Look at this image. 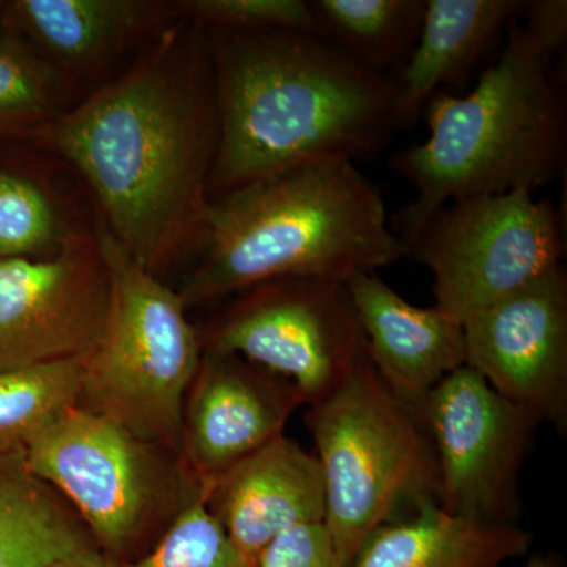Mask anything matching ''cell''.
<instances>
[{
	"mask_svg": "<svg viewBox=\"0 0 567 567\" xmlns=\"http://www.w3.org/2000/svg\"><path fill=\"white\" fill-rule=\"evenodd\" d=\"M369 360L386 386L417 406L465 365L464 324L442 309L409 303L375 271L346 281Z\"/></svg>",
	"mask_w": 567,
	"mask_h": 567,
	"instance_id": "15",
	"label": "cell"
},
{
	"mask_svg": "<svg viewBox=\"0 0 567 567\" xmlns=\"http://www.w3.org/2000/svg\"><path fill=\"white\" fill-rule=\"evenodd\" d=\"M205 502L256 566L275 537L297 525L324 522L327 507L316 454L286 435L205 484Z\"/></svg>",
	"mask_w": 567,
	"mask_h": 567,
	"instance_id": "14",
	"label": "cell"
},
{
	"mask_svg": "<svg viewBox=\"0 0 567 567\" xmlns=\"http://www.w3.org/2000/svg\"><path fill=\"white\" fill-rule=\"evenodd\" d=\"M110 300L96 234L71 235L43 259L0 260V371L81 360L102 339Z\"/></svg>",
	"mask_w": 567,
	"mask_h": 567,
	"instance_id": "11",
	"label": "cell"
},
{
	"mask_svg": "<svg viewBox=\"0 0 567 567\" xmlns=\"http://www.w3.org/2000/svg\"><path fill=\"white\" fill-rule=\"evenodd\" d=\"M525 35L537 51L551 61L565 55L567 47L566 0H532L525 2Z\"/></svg>",
	"mask_w": 567,
	"mask_h": 567,
	"instance_id": "27",
	"label": "cell"
},
{
	"mask_svg": "<svg viewBox=\"0 0 567 567\" xmlns=\"http://www.w3.org/2000/svg\"><path fill=\"white\" fill-rule=\"evenodd\" d=\"M555 65L514 20L498 59L472 92L431 100L424 111L427 140L402 148L390 163L416 193L393 219L404 244L453 200L536 193L565 174L566 78Z\"/></svg>",
	"mask_w": 567,
	"mask_h": 567,
	"instance_id": "4",
	"label": "cell"
},
{
	"mask_svg": "<svg viewBox=\"0 0 567 567\" xmlns=\"http://www.w3.org/2000/svg\"><path fill=\"white\" fill-rule=\"evenodd\" d=\"M111 300L99 346L81 358L78 405L181 456L183 405L203 358L181 295L145 270L100 224Z\"/></svg>",
	"mask_w": 567,
	"mask_h": 567,
	"instance_id": "6",
	"label": "cell"
},
{
	"mask_svg": "<svg viewBox=\"0 0 567 567\" xmlns=\"http://www.w3.org/2000/svg\"><path fill=\"white\" fill-rule=\"evenodd\" d=\"M200 246L178 292L186 308L275 279L346 282L406 257L382 194L347 162L298 167L212 199Z\"/></svg>",
	"mask_w": 567,
	"mask_h": 567,
	"instance_id": "3",
	"label": "cell"
},
{
	"mask_svg": "<svg viewBox=\"0 0 567 567\" xmlns=\"http://www.w3.org/2000/svg\"><path fill=\"white\" fill-rule=\"evenodd\" d=\"M177 10L215 31H297L322 39L315 9L306 0H183Z\"/></svg>",
	"mask_w": 567,
	"mask_h": 567,
	"instance_id": "25",
	"label": "cell"
},
{
	"mask_svg": "<svg viewBox=\"0 0 567 567\" xmlns=\"http://www.w3.org/2000/svg\"><path fill=\"white\" fill-rule=\"evenodd\" d=\"M468 368L540 424L567 429V275L548 271L464 323Z\"/></svg>",
	"mask_w": 567,
	"mask_h": 567,
	"instance_id": "12",
	"label": "cell"
},
{
	"mask_svg": "<svg viewBox=\"0 0 567 567\" xmlns=\"http://www.w3.org/2000/svg\"><path fill=\"white\" fill-rule=\"evenodd\" d=\"M58 69L28 43L0 29V142L28 140L61 114Z\"/></svg>",
	"mask_w": 567,
	"mask_h": 567,
	"instance_id": "22",
	"label": "cell"
},
{
	"mask_svg": "<svg viewBox=\"0 0 567 567\" xmlns=\"http://www.w3.org/2000/svg\"><path fill=\"white\" fill-rule=\"evenodd\" d=\"M416 409L435 450L439 506L466 520L518 525L520 473L540 421L468 365L443 379Z\"/></svg>",
	"mask_w": 567,
	"mask_h": 567,
	"instance_id": "10",
	"label": "cell"
},
{
	"mask_svg": "<svg viewBox=\"0 0 567 567\" xmlns=\"http://www.w3.org/2000/svg\"><path fill=\"white\" fill-rule=\"evenodd\" d=\"M434 276L435 306L464 323L561 267V213L528 189L464 197L432 213L410 240Z\"/></svg>",
	"mask_w": 567,
	"mask_h": 567,
	"instance_id": "8",
	"label": "cell"
},
{
	"mask_svg": "<svg viewBox=\"0 0 567 567\" xmlns=\"http://www.w3.org/2000/svg\"><path fill=\"white\" fill-rule=\"evenodd\" d=\"M525 567H566L563 558L557 554H540L529 558Z\"/></svg>",
	"mask_w": 567,
	"mask_h": 567,
	"instance_id": "29",
	"label": "cell"
},
{
	"mask_svg": "<svg viewBox=\"0 0 567 567\" xmlns=\"http://www.w3.org/2000/svg\"><path fill=\"white\" fill-rule=\"evenodd\" d=\"M200 338L204 349L238 354L289 380L306 406L368 357L346 282L334 279H275L241 290Z\"/></svg>",
	"mask_w": 567,
	"mask_h": 567,
	"instance_id": "9",
	"label": "cell"
},
{
	"mask_svg": "<svg viewBox=\"0 0 567 567\" xmlns=\"http://www.w3.org/2000/svg\"><path fill=\"white\" fill-rule=\"evenodd\" d=\"M24 453L114 567L151 551L205 491L177 453L80 405L44 429Z\"/></svg>",
	"mask_w": 567,
	"mask_h": 567,
	"instance_id": "7",
	"label": "cell"
},
{
	"mask_svg": "<svg viewBox=\"0 0 567 567\" xmlns=\"http://www.w3.org/2000/svg\"><path fill=\"white\" fill-rule=\"evenodd\" d=\"M153 7L140 0H7L0 2V29L55 69H89L140 32Z\"/></svg>",
	"mask_w": 567,
	"mask_h": 567,
	"instance_id": "18",
	"label": "cell"
},
{
	"mask_svg": "<svg viewBox=\"0 0 567 567\" xmlns=\"http://www.w3.org/2000/svg\"><path fill=\"white\" fill-rule=\"evenodd\" d=\"M524 6L522 0H425L420 37L395 78L399 128L412 125L439 93L458 87Z\"/></svg>",
	"mask_w": 567,
	"mask_h": 567,
	"instance_id": "16",
	"label": "cell"
},
{
	"mask_svg": "<svg viewBox=\"0 0 567 567\" xmlns=\"http://www.w3.org/2000/svg\"><path fill=\"white\" fill-rule=\"evenodd\" d=\"M118 567H257L213 516L203 495L193 499L151 551Z\"/></svg>",
	"mask_w": 567,
	"mask_h": 567,
	"instance_id": "24",
	"label": "cell"
},
{
	"mask_svg": "<svg viewBox=\"0 0 567 567\" xmlns=\"http://www.w3.org/2000/svg\"><path fill=\"white\" fill-rule=\"evenodd\" d=\"M305 423L322 470L324 525L339 566L352 567L377 528L436 503L439 465L431 435L416 406L386 386L369 357L308 405Z\"/></svg>",
	"mask_w": 567,
	"mask_h": 567,
	"instance_id": "5",
	"label": "cell"
},
{
	"mask_svg": "<svg viewBox=\"0 0 567 567\" xmlns=\"http://www.w3.org/2000/svg\"><path fill=\"white\" fill-rule=\"evenodd\" d=\"M81 360L0 371V454L24 451L80 402Z\"/></svg>",
	"mask_w": 567,
	"mask_h": 567,
	"instance_id": "21",
	"label": "cell"
},
{
	"mask_svg": "<svg viewBox=\"0 0 567 567\" xmlns=\"http://www.w3.org/2000/svg\"><path fill=\"white\" fill-rule=\"evenodd\" d=\"M303 405L289 380L238 354L204 349L183 405V464L205 486L284 435Z\"/></svg>",
	"mask_w": 567,
	"mask_h": 567,
	"instance_id": "13",
	"label": "cell"
},
{
	"mask_svg": "<svg viewBox=\"0 0 567 567\" xmlns=\"http://www.w3.org/2000/svg\"><path fill=\"white\" fill-rule=\"evenodd\" d=\"M218 111L215 199L298 167L354 163L399 128L395 80L297 31L207 39Z\"/></svg>",
	"mask_w": 567,
	"mask_h": 567,
	"instance_id": "2",
	"label": "cell"
},
{
	"mask_svg": "<svg viewBox=\"0 0 567 567\" xmlns=\"http://www.w3.org/2000/svg\"><path fill=\"white\" fill-rule=\"evenodd\" d=\"M322 39L395 80L415 48L425 0H312Z\"/></svg>",
	"mask_w": 567,
	"mask_h": 567,
	"instance_id": "20",
	"label": "cell"
},
{
	"mask_svg": "<svg viewBox=\"0 0 567 567\" xmlns=\"http://www.w3.org/2000/svg\"><path fill=\"white\" fill-rule=\"evenodd\" d=\"M52 567H114V565L104 557L99 548H89V550L80 551V554L71 555V557L55 563Z\"/></svg>",
	"mask_w": 567,
	"mask_h": 567,
	"instance_id": "28",
	"label": "cell"
},
{
	"mask_svg": "<svg viewBox=\"0 0 567 567\" xmlns=\"http://www.w3.org/2000/svg\"><path fill=\"white\" fill-rule=\"evenodd\" d=\"M532 544V533L518 525L466 520L427 503L377 528L352 567H503L527 555Z\"/></svg>",
	"mask_w": 567,
	"mask_h": 567,
	"instance_id": "17",
	"label": "cell"
},
{
	"mask_svg": "<svg viewBox=\"0 0 567 567\" xmlns=\"http://www.w3.org/2000/svg\"><path fill=\"white\" fill-rule=\"evenodd\" d=\"M70 237L43 186L20 164L0 156V260L43 259Z\"/></svg>",
	"mask_w": 567,
	"mask_h": 567,
	"instance_id": "23",
	"label": "cell"
},
{
	"mask_svg": "<svg viewBox=\"0 0 567 567\" xmlns=\"http://www.w3.org/2000/svg\"><path fill=\"white\" fill-rule=\"evenodd\" d=\"M257 567H341L324 522L297 525L275 537Z\"/></svg>",
	"mask_w": 567,
	"mask_h": 567,
	"instance_id": "26",
	"label": "cell"
},
{
	"mask_svg": "<svg viewBox=\"0 0 567 567\" xmlns=\"http://www.w3.org/2000/svg\"><path fill=\"white\" fill-rule=\"evenodd\" d=\"M92 186L103 226L151 274L203 244L218 111L204 35L167 31L132 69L28 137Z\"/></svg>",
	"mask_w": 567,
	"mask_h": 567,
	"instance_id": "1",
	"label": "cell"
},
{
	"mask_svg": "<svg viewBox=\"0 0 567 567\" xmlns=\"http://www.w3.org/2000/svg\"><path fill=\"white\" fill-rule=\"evenodd\" d=\"M89 548L91 533L24 451L0 454V567H52Z\"/></svg>",
	"mask_w": 567,
	"mask_h": 567,
	"instance_id": "19",
	"label": "cell"
}]
</instances>
